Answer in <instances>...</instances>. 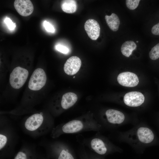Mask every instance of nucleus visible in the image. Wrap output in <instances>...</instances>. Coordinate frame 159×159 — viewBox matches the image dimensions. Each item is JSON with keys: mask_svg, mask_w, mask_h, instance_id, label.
I'll use <instances>...</instances> for the list:
<instances>
[{"mask_svg": "<svg viewBox=\"0 0 159 159\" xmlns=\"http://www.w3.org/2000/svg\"><path fill=\"white\" fill-rule=\"evenodd\" d=\"M100 127L98 122L93 119H74L55 128L53 132V137H57L63 134H73L87 131H98Z\"/></svg>", "mask_w": 159, "mask_h": 159, "instance_id": "nucleus-1", "label": "nucleus"}, {"mask_svg": "<svg viewBox=\"0 0 159 159\" xmlns=\"http://www.w3.org/2000/svg\"><path fill=\"white\" fill-rule=\"evenodd\" d=\"M28 74L29 72L26 69L20 67H15L10 75L11 85L15 89L20 88L25 82Z\"/></svg>", "mask_w": 159, "mask_h": 159, "instance_id": "nucleus-2", "label": "nucleus"}, {"mask_svg": "<svg viewBox=\"0 0 159 159\" xmlns=\"http://www.w3.org/2000/svg\"><path fill=\"white\" fill-rule=\"evenodd\" d=\"M46 80V75L44 70L41 68H37L34 71L30 78L28 87L32 90H39L45 85Z\"/></svg>", "mask_w": 159, "mask_h": 159, "instance_id": "nucleus-3", "label": "nucleus"}, {"mask_svg": "<svg viewBox=\"0 0 159 159\" xmlns=\"http://www.w3.org/2000/svg\"><path fill=\"white\" fill-rule=\"evenodd\" d=\"M117 80L120 85L128 87H135L137 85L139 82L136 74L129 72L120 73L117 76Z\"/></svg>", "mask_w": 159, "mask_h": 159, "instance_id": "nucleus-4", "label": "nucleus"}, {"mask_svg": "<svg viewBox=\"0 0 159 159\" xmlns=\"http://www.w3.org/2000/svg\"><path fill=\"white\" fill-rule=\"evenodd\" d=\"M145 97L141 92L132 91L126 93L123 100L127 105L131 107H137L141 105L144 102Z\"/></svg>", "mask_w": 159, "mask_h": 159, "instance_id": "nucleus-5", "label": "nucleus"}, {"mask_svg": "<svg viewBox=\"0 0 159 159\" xmlns=\"http://www.w3.org/2000/svg\"><path fill=\"white\" fill-rule=\"evenodd\" d=\"M14 6L18 13L24 16L30 15L34 11L33 5L29 0H15Z\"/></svg>", "mask_w": 159, "mask_h": 159, "instance_id": "nucleus-6", "label": "nucleus"}, {"mask_svg": "<svg viewBox=\"0 0 159 159\" xmlns=\"http://www.w3.org/2000/svg\"><path fill=\"white\" fill-rule=\"evenodd\" d=\"M81 65L80 59L76 56H73L68 59L64 67V72L67 74L72 75L76 74Z\"/></svg>", "mask_w": 159, "mask_h": 159, "instance_id": "nucleus-7", "label": "nucleus"}, {"mask_svg": "<svg viewBox=\"0 0 159 159\" xmlns=\"http://www.w3.org/2000/svg\"><path fill=\"white\" fill-rule=\"evenodd\" d=\"M84 28L88 37L92 40H97L100 36V27L97 21L89 19L84 24Z\"/></svg>", "mask_w": 159, "mask_h": 159, "instance_id": "nucleus-8", "label": "nucleus"}, {"mask_svg": "<svg viewBox=\"0 0 159 159\" xmlns=\"http://www.w3.org/2000/svg\"><path fill=\"white\" fill-rule=\"evenodd\" d=\"M44 117L42 113L34 114L26 120L24 126L26 129L30 131H34L38 129L43 123Z\"/></svg>", "mask_w": 159, "mask_h": 159, "instance_id": "nucleus-9", "label": "nucleus"}, {"mask_svg": "<svg viewBox=\"0 0 159 159\" xmlns=\"http://www.w3.org/2000/svg\"><path fill=\"white\" fill-rule=\"evenodd\" d=\"M107 120L113 124H120L124 120L125 116L121 112L114 109H109L105 112Z\"/></svg>", "mask_w": 159, "mask_h": 159, "instance_id": "nucleus-10", "label": "nucleus"}, {"mask_svg": "<svg viewBox=\"0 0 159 159\" xmlns=\"http://www.w3.org/2000/svg\"><path fill=\"white\" fill-rule=\"evenodd\" d=\"M89 145L96 153L100 155L105 154L107 151V148L103 140L96 137L90 140Z\"/></svg>", "mask_w": 159, "mask_h": 159, "instance_id": "nucleus-11", "label": "nucleus"}, {"mask_svg": "<svg viewBox=\"0 0 159 159\" xmlns=\"http://www.w3.org/2000/svg\"><path fill=\"white\" fill-rule=\"evenodd\" d=\"M137 134L139 140L141 142L145 143L152 142L154 137L152 131L146 127L139 128L137 130Z\"/></svg>", "mask_w": 159, "mask_h": 159, "instance_id": "nucleus-12", "label": "nucleus"}, {"mask_svg": "<svg viewBox=\"0 0 159 159\" xmlns=\"http://www.w3.org/2000/svg\"><path fill=\"white\" fill-rule=\"evenodd\" d=\"M77 100V96L74 93L72 92L66 93L62 97L61 105L63 109H67L73 106Z\"/></svg>", "mask_w": 159, "mask_h": 159, "instance_id": "nucleus-13", "label": "nucleus"}, {"mask_svg": "<svg viewBox=\"0 0 159 159\" xmlns=\"http://www.w3.org/2000/svg\"><path fill=\"white\" fill-rule=\"evenodd\" d=\"M105 19L106 23L112 31L116 32L118 29L120 24V20L118 16L112 13L110 16L106 15Z\"/></svg>", "mask_w": 159, "mask_h": 159, "instance_id": "nucleus-14", "label": "nucleus"}, {"mask_svg": "<svg viewBox=\"0 0 159 159\" xmlns=\"http://www.w3.org/2000/svg\"><path fill=\"white\" fill-rule=\"evenodd\" d=\"M61 7L62 10L67 13H72L77 9V4L76 1L74 0H64L62 1Z\"/></svg>", "mask_w": 159, "mask_h": 159, "instance_id": "nucleus-15", "label": "nucleus"}, {"mask_svg": "<svg viewBox=\"0 0 159 159\" xmlns=\"http://www.w3.org/2000/svg\"><path fill=\"white\" fill-rule=\"evenodd\" d=\"M136 47L137 45L134 41L131 40L127 41L122 44L121 50L123 55L127 57H129Z\"/></svg>", "mask_w": 159, "mask_h": 159, "instance_id": "nucleus-16", "label": "nucleus"}, {"mask_svg": "<svg viewBox=\"0 0 159 159\" xmlns=\"http://www.w3.org/2000/svg\"><path fill=\"white\" fill-rule=\"evenodd\" d=\"M149 56L152 60H155L159 58V43L152 48L149 52Z\"/></svg>", "mask_w": 159, "mask_h": 159, "instance_id": "nucleus-17", "label": "nucleus"}, {"mask_svg": "<svg viewBox=\"0 0 159 159\" xmlns=\"http://www.w3.org/2000/svg\"><path fill=\"white\" fill-rule=\"evenodd\" d=\"M58 159H74V158L68 149H63L60 153Z\"/></svg>", "mask_w": 159, "mask_h": 159, "instance_id": "nucleus-18", "label": "nucleus"}, {"mask_svg": "<svg viewBox=\"0 0 159 159\" xmlns=\"http://www.w3.org/2000/svg\"><path fill=\"white\" fill-rule=\"evenodd\" d=\"M140 1V0H126V4L129 9L133 10L137 7Z\"/></svg>", "mask_w": 159, "mask_h": 159, "instance_id": "nucleus-19", "label": "nucleus"}, {"mask_svg": "<svg viewBox=\"0 0 159 159\" xmlns=\"http://www.w3.org/2000/svg\"><path fill=\"white\" fill-rule=\"evenodd\" d=\"M4 22L9 30H13L15 29L16 26V23H14L10 18L6 17L4 20Z\"/></svg>", "mask_w": 159, "mask_h": 159, "instance_id": "nucleus-20", "label": "nucleus"}, {"mask_svg": "<svg viewBox=\"0 0 159 159\" xmlns=\"http://www.w3.org/2000/svg\"><path fill=\"white\" fill-rule=\"evenodd\" d=\"M43 26L45 30L47 32L53 33L55 29L53 26L49 22L45 20L43 22Z\"/></svg>", "mask_w": 159, "mask_h": 159, "instance_id": "nucleus-21", "label": "nucleus"}, {"mask_svg": "<svg viewBox=\"0 0 159 159\" xmlns=\"http://www.w3.org/2000/svg\"><path fill=\"white\" fill-rule=\"evenodd\" d=\"M7 138L4 135L0 134V149L1 150L6 145L7 142Z\"/></svg>", "mask_w": 159, "mask_h": 159, "instance_id": "nucleus-22", "label": "nucleus"}, {"mask_svg": "<svg viewBox=\"0 0 159 159\" xmlns=\"http://www.w3.org/2000/svg\"><path fill=\"white\" fill-rule=\"evenodd\" d=\"M55 49L58 51L64 54L68 53V49L65 46L60 44H58L55 46Z\"/></svg>", "mask_w": 159, "mask_h": 159, "instance_id": "nucleus-23", "label": "nucleus"}, {"mask_svg": "<svg viewBox=\"0 0 159 159\" xmlns=\"http://www.w3.org/2000/svg\"><path fill=\"white\" fill-rule=\"evenodd\" d=\"M151 32L154 35H159V22L153 26L151 29Z\"/></svg>", "mask_w": 159, "mask_h": 159, "instance_id": "nucleus-24", "label": "nucleus"}, {"mask_svg": "<svg viewBox=\"0 0 159 159\" xmlns=\"http://www.w3.org/2000/svg\"><path fill=\"white\" fill-rule=\"evenodd\" d=\"M14 159H28L26 154L23 152H19Z\"/></svg>", "mask_w": 159, "mask_h": 159, "instance_id": "nucleus-25", "label": "nucleus"}, {"mask_svg": "<svg viewBox=\"0 0 159 159\" xmlns=\"http://www.w3.org/2000/svg\"><path fill=\"white\" fill-rule=\"evenodd\" d=\"M136 42H137V43H138V41H136Z\"/></svg>", "mask_w": 159, "mask_h": 159, "instance_id": "nucleus-26", "label": "nucleus"}, {"mask_svg": "<svg viewBox=\"0 0 159 159\" xmlns=\"http://www.w3.org/2000/svg\"><path fill=\"white\" fill-rule=\"evenodd\" d=\"M75 77L74 76V77L73 78H75Z\"/></svg>", "mask_w": 159, "mask_h": 159, "instance_id": "nucleus-27", "label": "nucleus"}]
</instances>
